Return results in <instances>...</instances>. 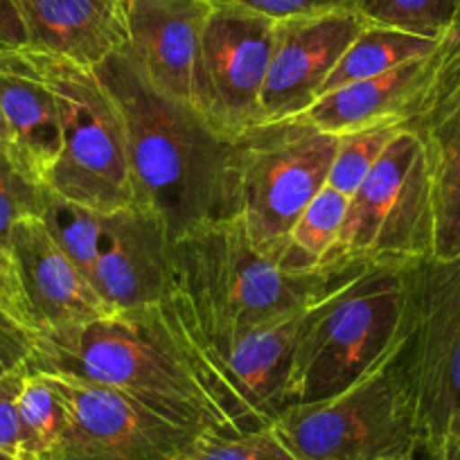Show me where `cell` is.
<instances>
[{"label":"cell","instance_id":"1","mask_svg":"<svg viewBox=\"0 0 460 460\" xmlns=\"http://www.w3.org/2000/svg\"><path fill=\"white\" fill-rule=\"evenodd\" d=\"M28 370L118 388L192 436L267 427L215 364L179 289L163 303L39 332Z\"/></svg>","mask_w":460,"mask_h":460},{"label":"cell","instance_id":"2","mask_svg":"<svg viewBox=\"0 0 460 460\" xmlns=\"http://www.w3.org/2000/svg\"><path fill=\"white\" fill-rule=\"evenodd\" d=\"M95 73L125 122L134 203L161 217L172 244L199 226L230 219V140L194 106L158 93L125 48Z\"/></svg>","mask_w":460,"mask_h":460},{"label":"cell","instance_id":"3","mask_svg":"<svg viewBox=\"0 0 460 460\" xmlns=\"http://www.w3.org/2000/svg\"><path fill=\"white\" fill-rule=\"evenodd\" d=\"M176 289L203 339L303 316L364 267L287 273L260 253L240 217L190 230L172 244Z\"/></svg>","mask_w":460,"mask_h":460},{"label":"cell","instance_id":"4","mask_svg":"<svg viewBox=\"0 0 460 460\" xmlns=\"http://www.w3.org/2000/svg\"><path fill=\"white\" fill-rule=\"evenodd\" d=\"M409 269L364 267L300 318L285 382V409L336 395L402 339Z\"/></svg>","mask_w":460,"mask_h":460},{"label":"cell","instance_id":"5","mask_svg":"<svg viewBox=\"0 0 460 460\" xmlns=\"http://www.w3.org/2000/svg\"><path fill=\"white\" fill-rule=\"evenodd\" d=\"M339 136L305 115L255 122L230 140L228 188L260 253L289 271V240L307 203L327 185Z\"/></svg>","mask_w":460,"mask_h":460},{"label":"cell","instance_id":"6","mask_svg":"<svg viewBox=\"0 0 460 460\" xmlns=\"http://www.w3.org/2000/svg\"><path fill=\"white\" fill-rule=\"evenodd\" d=\"M21 52L59 109L61 154L48 172L46 188L104 215L131 206L125 122L95 68L32 48Z\"/></svg>","mask_w":460,"mask_h":460},{"label":"cell","instance_id":"7","mask_svg":"<svg viewBox=\"0 0 460 460\" xmlns=\"http://www.w3.org/2000/svg\"><path fill=\"white\" fill-rule=\"evenodd\" d=\"M271 424L298 460L413 458L418 422L406 379L404 334L355 384L327 400L289 406Z\"/></svg>","mask_w":460,"mask_h":460},{"label":"cell","instance_id":"8","mask_svg":"<svg viewBox=\"0 0 460 460\" xmlns=\"http://www.w3.org/2000/svg\"><path fill=\"white\" fill-rule=\"evenodd\" d=\"M431 179L418 131L406 125L348 201L321 269L406 267L433 258Z\"/></svg>","mask_w":460,"mask_h":460},{"label":"cell","instance_id":"9","mask_svg":"<svg viewBox=\"0 0 460 460\" xmlns=\"http://www.w3.org/2000/svg\"><path fill=\"white\" fill-rule=\"evenodd\" d=\"M404 364L418 447L460 436V253L409 269Z\"/></svg>","mask_w":460,"mask_h":460},{"label":"cell","instance_id":"10","mask_svg":"<svg viewBox=\"0 0 460 460\" xmlns=\"http://www.w3.org/2000/svg\"><path fill=\"white\" fill-rule=\"evenodd\" d=\"M276 21L233 0H212L192 77V106L233 140L260 122V97L273 52Z\"/></svg>","mask_w":460,"mask_h":460},{"label":"cell","instance_id":"11","mask_svg":"<svg viewBox=\"0 0 460 460\" xmlns=\"http://www.w3.org/2000/svg\"><path fill=\"white\" fill-rule=\"evenodd\" d=\"M50 377L68 409L50 460H174L197 438L118 388L70 375Z\"/></svg>","mask_w":460,"mask_h":460},{"label":"cell","instance_id":"12","mask_svg":"<svg viewBox=\"0 0 460 460\" xmlns=\"http://www.w3.org/2000/svg\"><path fill=\"white\" fill-rule=\"evenodd\" d=\"M368 28L357 10L276 21L273 52L260 97V122L303 115L350 43Z\"/></svg>","mask_w":460,"mask_h":460},{"label":"cell","instance_id":"13","mask_svg":"<svg viewBox=\"0 0 460 460\" xmlns=\"http://www.w3.org/2000/svg\"><path fill=\"white\" fill-rule=\"evenodd\" d=\"M91 282L115 312L170 298L176 291L174 258L161 217L138 203L102 215L100 255Z\"/></svg>","mask_w":460,"mask_h":460},{"label":"cell","instance_id":"14","mask_svg":"<svg viewBox=\"0 0 460 460\" xmlns=\"http://www.w3.org/2000/svg\"><path fill=\"white\" fill-rule=\"evenodd\" d=\"M7 253L19 282L23 318L34 334L84 325L115 312L61 251L41 217L14 226Z\"/></svg>","mask_w":460,"mask_h":460},{"label":"cell","instance_id":"15","mask_svg":"<svg viewBox=\"0 0 460 460\" xmlns=\"http://www.w3.org/2000/svg\"><path fill=\"white\" fill-rule=\"evenodd\" d=\"M422 140L431 179L436 251L449 260L460 253V30L442 39V66L431 97L409 122Z\"/></svg>","mask_w":460,"mask_h":460},{"label":"cell","instance_id":"16","mask_svg":"<svg viewBox=\"0 0 460 460\" xmlns=\"http://www.w3.org/2000/svg\"><path fill=\"white\" fill-rule=\"evenodd\" d=\"M212 0H125L127 55L165 97L192 106V77Z\"/></svg>","mask_w":460,"mask_h":460},{"label":"cell","instance_id":"17","mask_svg":"<svg viewBox=\"0 0 460 460\" xmlns=\"http://www.w3.org/2000/svg\"><path fill=\"white\" fill-rule=\"evenodd\" d=\"M442 66V41L431 55L406 61L377 77L345 84L318 97L305 118L332 136L379 122H411L431 97Z\"/></svg>","mask_w":460,"mask_h":460},{"label":"cell","instance_id":"18","mask_svg":"<svg viewBox=\"0 0 460 460\" xmlns=\"http://www.w3.org/2000/svg\"><path fill=\"white\" fill-rule=\"evenodd\" d=\"M28 48L100 66L127 46L125 0H14Z\"/></svg>","mask_w":460,"mask_h":460},{"label":"cell","instance_id":"19","mask_svg":"<svg viewBox=\"0 0 460 460\" xmlns=\"http://www.w3.org/2000/svg\"><path fill=\"white\" fill-rule=\"evenodd\" d=\"M0 111L14 138L16 152L46 183L48 172L61 154V122L50 88L37 77L23 52L0 55Z\"/></svg>","mask_w":460,"mask_h":460},{"label":"cell","instance_id":"20","mask_svg":"<svg viewBox=\"0 0 460 460\" xmlns=\"http://www.w3.org/2000/svg\"><path fill=\"white\" fill-rule=\"evenodd\" d=\"M438 46H440V41H436V39H424L409 32H400V30L368 25L343 52L339 64L334 66L327 82L323 84L321 97L325 93L345 86V84L377 77V75L388 73V70L397 68L406 61L431 55Z\"/></svg>","mask_w":460,"mask_h":460},{"label":"cell","instance_id":"21","mask_svg":"<svg viewBox=\"0 0 460 460\" xmlns=\"http://www.w3.org/2000/svg\"><path fill=\"white\" fill-rule=\"evenodd\" d=\"M19 418L25 460H50L68 420L64 395L50 375L25 370L19 393Z\"/></svg>","mask_w":460,"mask_h":460},{"label":"cell","instance_id":"22","mask_svg":"<svg viewBox=\"0 0 460 460\" xmlns=\"http://www.w3.org/2000/svg\"><path fill=\"white\" fill-rule=\"evenodd\" d=\"M350 199L325 185L296 221L289 240V271L316 273L323 271L321 262L334 246L343 226Z\"/></svg>","mask_w":460,"mask_h":460},{"label":"cell","instance_id":"23","mask_svg":"<svg viewBox=\"0 0 460 460\" xmlns=\"http://www.w3.org/2000/svg\"><path fill=\"white\" fill-rule=\"evenodd\" d=\"M102 215L104 212L79 206V203L68 201V199L59 197L50 188H46L41 215L43 224L48 226L50 235L55 237L61 251L77 264V269L88 280L93 278L97 255H100Z\"/></svg>","mask_w":460,"mask_h":460},{"label":"cell","instance_id":"24","mask_svg":"<svg viewBox=\"0 0 460 460\" xmlns=\"http://www.w3.org/2000/svg\"><path fill=\"white\" fill-rule=\"evenodd\" d=\"M460 0H357L368 25L442 41L456 23Z\"/></svg>","mask_w":460,"mask_h":460},{"label":"cell","instance_id":"25","mask_svg":"<svg viewBox=\"0 0 460 460\" xmlns=\"http://www.w3.org/2000/svg\"><path fill=\"white\" fill-rule=\"evenodd\" d=\"M409 122H379V125L361 127V129L341 134L330 176H327V185L350 199L364 183L366 176L373 172V167L377 165L393 138Z\"/></svg>","mask_w":460,"mask_h":460},{"label":"cell","instance_id":"26","mask_svg":"<svg viewBox=\"0 0 460 460\" xmlns=\"http://www.w3.org/2000/svg\"><path fill=\"white\" fill-rule=\"evenodd\" d=\"M46 183L32 174L12 145L0 143V251L10 255L12 230L19 221L43 215Z\"/></svg>","mask_w":460,"mask_h":460},{"label":"cell","instance_id":"27","mask_svg":"<svg viewBox=\"0 0 460 460\" xmlns=\"http://www.w3.org/2000/svg\"><path fill=\"white\" fill-rule=\"evenodd\" d=\"M174 460H298L273 424L237 436L203 433L192 438Z\"/></svg>","mask_w":460,"mask_h":460},{"label":"cell","instance_id":"28","mask_svg":"<svg viewBox=\"0 0 460 460\" xmlns=\"http://www.w3.org/2000/svg\"><path fill=\"white\" fill-rule=\"evenodd\" d=\"M34 355V330L10 303L0 298V379L28 370Z\"/></svg>","mask_w":460,"mask_h":460},{"label":"cell","instance_id":"29","mask_svg":"<svg viewBox=\"0 0 460 460\" xmlns=\"http://www.w3.org/2000/svg\"><path fill=\"white\" fill-rule=\"evenodd\" d=\"M25 370L0 379V449L25 460V440L19 418V393Z\"/></svg>","mask_w":460,"mask_h":460},{"label":"cell","instance_id":"30","mask_svg":"<svg viewBox=\"0 0 460 460\" xmlns=\"http://www.w3.org/2000/svg\"><path fill=\"white\" fill-rule=\"evenodd\" d=\"M258 14L273 21L294 19V16L325 14V12L357 10V0H233Z\"/></svg>","mask_w":460,"mask_h":460},{"label":"cell","instance_id":"31","mask_svg":"<svg viewBox=\"0 0 460 460\" xmlns=\"http://www.w3.org/2000/svg\"><path fill=\"white\" fill-rule=\"evenodd\" d=\"M28 48V32L14 0H0V55Z\"/></svg>","mask_w":460,"mask_h":460},{"label":"cell","instance_id":"32","mask_svg":"<svg viewBox=\"0 0 460 460\" xmlns=\"http://www.w3.org/2000/svg\"><path fill=\"white\" fill-rule=\"evenodd\" d=\"M0 298L10 303L12 307L19 312V316L23 318V309H21V294H19V282H16L14 267H12L10 255H5L0 251ZM25 321V318H23Z\"/></svg>","mask_w":460,"mask_h":460},{"label":"cell","instance_id":"33","mask_svg":"<svg viewBox=\"0 0 460 460\" xmlns=\"http://www.w3.org/2000/svg\"><path fill=\"white\" fill-rule=\"evenodd\" d=\"M413 460H460V436L449 438L440 445L418 447Z\"/></svg>","mask_w":460,"mask_h":460},{"label":"cell","instance_id":"34","mask_svg":"<svg viewBox=\"0 0 460 460\" xmlns=\"http://www.w3.org/2000/svg\"><path fill=\"white\" fill-rule=\"evenodd\" d=\"M0 143L12 145V147H14V138H12V131H10V127H7V120H5V115H3V111H0Z\"/></svg>","mask_w":460,"mask_h":460},{"label":"cell","instance_id":"35","mask_svg":"<svg viewBox=\"0 0 460 460\" xmlns=\"http://www.w3.org/2000/svg\"><path fill=\"white\" fill-rule=\"evenodd\" d=\"M0 460H21V458H16V456H12V454H7V451L0 449Z\"/></svg>","mask_w":460,"mask_h":460},{"label":"cell","instance_id":"36","mask_svg":"<svg viewBox=\"0 0 460 460\" xmlns=\"http://www.w3.org/2000/svg\"><path fill=\"white\" fill-rule=\"evenodd\" d=\"M456 30H460V10H458V16H456V23H454Z\"/></svg>","mask_w":460,"mask_h":460},{"label":"cell","instance_id":"37","mask_svg":"<svg viewBox=\"0 0 460 460\" xmlns=\"http://www.w3.org/2000/svg\"><path fill=\"white\" fill-rule=\"evenodd\" d=\"M409 460H413V458H409Z\"/></svg>","mask_w":460,"mask_h":460}]
</instances>
